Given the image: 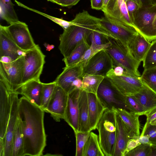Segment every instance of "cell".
Returning a JSON list of instances; mask_svg holds the SVG:
<instances>
[{"mask_svg":"<svg viewBox=\"0 0 156 156\" xmlns=\"http://www.w3.org/2000/svg\"><path fill=\"white\" fill-rule=\"evenodd\" d=\"M111 38L114 39L108 33L99 27L91 34L89 39L90 45L99 46L109 43Z\"/></svg>","mask_w":156,"mask_h":156,"instance_id":"obj_32","label":"cell"},{"mask_svg":"<svg viewBox=\"0 0 156 156\" xmlns=\"http://www.w3.org/2000/svg\"><path fill=\"white\" fill-rule=\"evenodd\" d=\"M150 1L153 5H156V0H150Z\"/></svg>","mask_w":156,"mask_h":156,"instance_id":"obj_56","label":"cell"},{"mask_svg":"<svg viewBox=\"0 0 156 156\" xmlns=\"http://www.w3.org/2000/svg\"><path fill=\"white\" fill-rule=\"evenodd\" d=\"M100 20L84 10L76 15L71 21L72 24L64 30L59 37L58 48L64 58L69 56L79 43L89 39L91 34L99 27Z\"/></svg>","mask_w":156,"mask_h":156,"instance_id":"obj_2","label":"cell"},{"mask_svg":"<svg viewBox=\"0 0 156 156\" xmlns=\"http://www.w3.org/2000/svg\"><path fill=\"white\" fill-rule=\"evenodd\" d=\"M136 3L139 8H148L151 6L150 0H132Z\"/></svg>","mask_w":156,"mask_h":156,"instance_id":"obj_48","label":"cell"},{"mask_svg":"<svg viewBox=\"0 0 156 156\" xmlns=\"http://www.w3.org/2000/svg\"><path fill=\"white\" fill-rule=\"evenodd\" d=\"M43 83L40 80H31L23 84L15 92L41 107Z\"/></svg>","mask_w":156,"mask_h":156,"instance_id":"obj_20","label":"cell"},{"mask_svg":"<svg viewBox=\"0 0 156 156\" xmlns=\"http://www.w3.org/2000/svg\"><path fill=\"white\" fill-rule=\"evenodd\" d=\"M124 104L129 111L139 116L146 115V112L134 95L125 96Z\"/></svg>","mask_w":156,"mask_h":156,"instance_id":"obj_33","label":"cell"},{"mask_svg":"<svg viewBox=\"0 0 156 156\" xmlns=\"http://www.w3.org/2000/svg\"><path fill=\"white\" fill-rule=\"evenodd\" d=\"M60 0H47L48 1L51 2L52 3L58 4L59 1Z\"/></svg>","mask_w":156,"mask_h":156,"instance_id":"obj_54","label":"cell"},{"mask_svg":"<svg viewBox=\"0 0 156 156\" xmlns=\"http://www.w3.org/2000/svg\"><path fill=\"white\" fill-rule=\"evenodd\" d=\"M56 85L55 81L48 83H43L41 108L44 111L47 106Z\"/></svg>","mask_w":156,"mask_h":156,"instance_id":"obj_36","label":"cell"},{"mask_svg":"<svg viewBox=\"0 0 156 156\" xmlns=\"http://www.w3.org/2000/svg\"><path fill=\"white\" fill-rule=\"evenodd\" d=\"M6 27L13 41L22 50L26 51L37 46L25 23L20 21Z\"/></svg>","mask_w":156,"mask_h":156,"instance_id":"obj_12","label":"cell"},{"mask_svg":"<svg viewBox=\"0 0 156 156\" xmlns=\"http://www.w3.org/2000/svg\"><path fill=\"white\" fill-rule=\"evenodd\" d=\"M143 62L144 69L156 67V39L152 41Z\"/></svg>","mask_w":156,"mask_h":156,"instance_id":"obj_34","label":"cell"},{"mask_svg":"<svg viewBox=\"0 0 156 156\" xmlns=\"http://www.w3.org/2000/svg\"><path fill=\"white\" fill-rule=\"evenodd\" d=\"M105 77L99 75L85 74L82 77V89L87 93L97 94L98 88Z\"/></svg>","mask_w":156,"mask_h":156,"instance_id":"obj_31","label":"cell"},{"mask_svg":"<svg viewBox=\"0 0 156 156\" xmlns=\"http://www.w3.org/2000/svg\"><path fill=\"white\" fill-rule=\"evenodd\" d=\"M12 61L11 58L7 56H3L0 57V62L5 63H8Z\"/></svg>","mask_w":156,"mask_h":156,"instance_id":"obj_49","label":"cell"},{"mask_svg":"<svg viewBox=\"0 0 156 156\" xmlns=\"http://www.w3.org/2000/svg\"><path fill=\"white\" fill-rule=\"evenodd\" d=\"M140 78L143 82L156 91V67L144 69Z\"/></svg>","mask_w":156,"mask_h":156,"instance_id":"obj_37","label":"cell"},{"mask_svg":"<svg viewBox=\"0 0 156 156\" xmlns=\"http://www.w3.org/2000/svg\"><path fill=\"white\" fill-rule=\"evenodd\" d=\"M15 2L19 6L35 12L49 19L61 26L64 30L66 29L72 24L71 21H67L61 19L48 15L37 10L29 8L16 0H15Z\"/></svg>","mask_w":156,"mask_h":156,"instance_id":"obj_38","label":"cell"},{"mask_svg":"<svg viewBox=\"0 0 156 156\" xmlns=\"http://www.w3.org/2000/svg\"><path fill=\"white\" fill-rule=\"evenodd\" d=\"M11 109L10 92L0 80V156H3L7 126Z\"/></svg>","mask_w":156,"mask_h":156,"instance_id":"obj_11","label":"cell"},{"mask_svg":"<svg viewBox=\"0 0 156 156\" xmlns=\"http://www.w3.org/2000/svg\"><path fill=\"white\" fill-rule=\"evenodd\" d=\"M101 10L105 16L135 29L124 0H110L107 5Z\"/></svg>","mask_w":156,"mask_h":156,"instance_id":"obj_15","label":"cell"},{"mask_svg":"<svg viewBox=\"0 0 156 156\" xmlns=\"http://www.w3.org/2000/svg\"><path fill=\"white\" fill-rule=\"evenodd\" d=\"M132 138L138 139L141 144H147L151 146L152 144L148 136L144 135L142 136L135 135Z\"/></svg>","mask_w":156,"mask_h":156,"instance_id":"obj_46","label":"cell"},{"mask_svg":"<svg viewBox=\"0 0 156 156\" xmlns=\"http://www.w3.org/2000/svg\"><path fill=\"white\" fill-rule=\"evenodd\" d=\"M83 68V64L66 66L54 81L56 85L68 94L73 90L72 84L75 80L78 78H82Z\"/></svg>","mask_w":156,"mask_h":156,"instance_id":"obj_17","label":"cell"},{"mask_svg":"<svg viewBox=\"0 0 156 156\" xmlns=\"http://www.w3.org/2000/svg\"><path fill=\"white\" fill-rule=\"evenodd\" d=\"M124 123L136 135L140 136L139 115L122 108L114 109Z\"/></svg>","mask_w":156,"mask_h":156,"instance_id":"obj_26","label":"cell"},{"mask_svg":"<svg viewBox=\"0 0 156 156\" xmlns=\"http://www.w3.org/2000/svg\"><path fill=\"white\" fill-rule=\"evenodd\" d=\"M151 43L139 33L131 41L129 48L135 58L138 62L143 61Z\"/></svg>","mask_w":156,"mask_h":156,"instance_id":"obj_25","label":"cell"},{"mask_svg":"<svg viewBox=\"0 0 156 156\" xmlns=\"http://www.w3.org/2000/svg\"><path fill=\"white\" fill-rule=\"evenodd\" d=\"M68 94L56 85L44 112L49 113L53 119L60 122L64 119Z\"/></svg>","mask_w":156,"mask_h":156,"instance_id":"obj_14","label":"cell"},{"mask_svg":"<svg viewBox=\"0 0 156 156\" xmlns=\"http://www.w3.org/2000/svg\"><path fill=\"white\" fill-rule=\"evenodd\" d=\"M150 156H156V145L151 146Z\"/></svg>","mask_w":156,"mask_h":156,"instance_id":"obj_50","label":"cell"},{"mask_svg":"<svg viewBox=\"0 0 156 156\" xmlns=\"http://www.w3.org/2000/svg\"><path fill=\"white\" fill-rule=\"evenodd\" d=\"M96 129L99 133V144L105 156H113L117 131L116 111L106 108Z\"/></svg>","mask_w":156,"mask_h":156,"instance_id":"obj_3","label":"cell"},{"mask_svg":"<svg viewBox=\"0 0 156 156\" xmlns=\"http://www.w3.org/2000/svg\"><path fill=\"white\" fill-rule=\"evenodd\" d=\"M156 5L148 8H139L135 14L133 24L136 31L151 42L156 39L153 21Z\"/></svg>","mask_w":156,"mask_h":156,"instance_id":"obj_8","label":"cell"},{"mask_svg":"<svg viewBox=\"0 0 156 156\" xmlns=\"http://www.w3.org/2000/svg\"><path fill=\"white\" fill-rule=\"evenodd\" d=\"M20 49L10 36L6 26L0 25V57L7 56L14 61L20 57L17 51Z\"/></svg>","mask_w":156,"mask_h":156,"instance_id":"obj_21","label":"cell"},{"mask_svg":"<svg viewBox=\"0 0 156 156\" xmlns=\"http://www.w3.org/2000/svg\"><path fill=\"white\" fill-rule=\"evenodd\" d=\"M142 82L143 87L134 95L144 109L146 115L156 108V91Z\"/></svg>","mask_w":156,"mask_h":156,"instance_id":"obj_24","label":"cell"},{"mask_svg":"<svg viewBox=\"0 0 156 156\" xmlns=\"http://www.w3.org/2000/svg\"><path fill=\"white\" fill-rule=\"evenodd\" d=\"M11 0H0V17L10 25L20 21Z\"/></svg>","mask_w":156,"mask_h":156,"instance_id":"obj_28","label":"cell"},{"mask_svg":"<svg viewBox=\"0 0 156 156\" xmlns=\"http://www.w3.org/2000/svg\"><path fill=\"white\" fill-rule=\"evenodd\" d=\"M126 3L129 16L133 24L135 16L139 6L132 0H128Z\"/></svg>","mask_w":156,"mask_h":156,"instance_id":"obj_41","label":"cell"},{"mask_svg":"<svg viewBox=\"0 0 156 156\" xmlns=\"http://www.w3.org/2000/svg\"><path fill=\"white\" fill-rule=\"evenodd\" d=\"M97 95L106 108L114 110L122 108L127 110L124 104L125 96L113 86L106 77L100 84Z\"/></svg>","mask_w":156,"mask_h":156,"instance_id":"obj_9","label":"cell"},{"mask_svg":"<svg viewBox=\"0 0 156 156\" xmlns=\"http://www.w3.org/2000/svg\"><path fill=\"white\" fill-rule=\"evenodd\" d=\"M44 112L24 96L20 98L18 118L23 136V156L43 155L46 145Z\"/></svg>","mask_w":156,"mask_h":156,"instance_id":"obj_1","label":"cell"},{"mask_svg":"<svg viewBox=\"0 0 156 156\" xmlns=\"http://www.w3.org/2000/svg\"><path fill=\"white\" fill-rule=\"evenodd\" d=\"M140 144L138 139L133 138L130 139L127 143L126 148L124 152V156L129 151L133 149Z\"/></svg>","mask_w":156,"mask_h":156,"instance_id":"obj_44","label":"cell"},{"mask_svg":"<svg viewBox=\"0 0 156 156\" xmlns=\"http://www.w3.org/2000/svg\"><path fill=\"white\" fill-rule=\"evenodd\" d=\"M90 132L78 131L75 133L76 145V156H83L84 148Z\"/></svg>","mask_w":156,"mask_h":156,"instance_id":"obj_39","label":"cell"},{"mask_svg":"<svg viewBox=\"0 0 156 156\" xmlns=\"http://www.w3.org/2000/svg\"><path fill=\"white\" fill-rule=\"evenodd\" d=\"M124 1L126 2L128 0H124Z\"/></svg>","mask_w":156,"mask_h":156,"instance_id":"obj_57","label":"cell"},{"mask_svg":"<svg viewBox=\"0 0 156 156\" xmlns=\"http://www.w3.org/2000/svg\"><path fill=\"white\" fill-rule=\"evenodd\" d=\"M110 40L109 43L103 45L94 46L90 45V48L85 51L80 60L74 64H83L84 66L92 57L100 51L106 50L110 45Z\"/></svg>","mask_w":156,"mask_h":156,"instance_id":"obj_35","label":"cell"},{"mask_svg":"<svg viewBox=\"0 0 156 156\" xmlns=\"http://www.w3.org/2000/svg\"><path fill=\"white\" fill-rule=\"evenodd\" d=\"M80 0H60L58 5L63 7L71 8L76 5Z\"/></svg>","mask_w":156,"mask_h":156,"instance_id":"obj_45","label":"cell"},{"mask_svg":"<svg viewBox=\"0 0 156 156\" xmlns=\"http://www.w3.org/2000/svg\"><path fill=\"white\" fill-rule=\"evenodd\" d=\"M78 131H91L88 108V93L81 90L79 98Z\"/></svg>","mask_w":156,"mask_h":156,"instance_id":"obj_23","label":"cell"},{"mask_svg":"<svg viewBox=\"0 0 156 156\" xmlns=\"http://www.w3.org/2000/svg\"><path fill=\"white\" fill-rule=\"evenodd\" d=\"M147 116V120L143 128L142 132L140 136H143L146 129L150 124V122L156 118V108L151 110L149 113L146 115Z\"/></svg>","mask_w":156,"mask_h":156,"instance_id":"obj_43","label":"cell"},{"mask_svg":"<svg viewBox=\"0 0 156 156\" xmlns=\"http://www.w3.org/2000/svg\"><path fill=\"white\" fill-rule=\"evenodd\" d=\"M109 0H104L103 8L105 7L107 5Z\"/></svg>","mask_w":156,"mask_h":156,"instance_id":"obj_53","label":"cell"},{"mask_svg":"<svg viewBox=\"0 0 156 156\" xmlns=\"http://www.w3.org/2000/svg\"><path fill=\"white\" fill-rule=\"evenodd\" d=\"M88 108L91 131L96 129L97 124L106 108L97 94L88 93Z\"/></svg>","mask_w":156,"mask_h":156,"instance_id":"obj_22","label":"cell"},{"mask_svg":"<svg viewBox=\"0 0 156 156\" xmlns=\"http://www.w3.org/2000/svg\"><path fill=\"white\" fill-rule=\"evenodd\" d=\"M116 120L117 131L113 156H124L128 141L136 134L124 123L117 113Z\"/></svg>","mask_w":156,"mask_h":156,"instance_id":"obj_19","label":"cell"},{"mask_svg":"<svg viewBox=\"0 0 156 156\" xmlns=\"http://www.w3.org/2000/svg\"><path fill=\"white\" fill-rule=\"evenodd\" d=\"M23 136L18 117L13 136L12 156H23Z\"/></svg>","mask_w":156,"mask_h":156,"instance_id":"obj_29","label":"cell"},{"mask_svg":"<svg viewBox=\"0 0 156 156\" xmlns=\"http://www.w3.org/2000/svg\"><path fill=\"white\" fill-rule=\"evenodd\" d=\"M99 28L108 33L114 39L129 48L131 41L138 33L134 28L105 16L101 18Z\"/></svg>","mask_w":156,"mask_h":156,"instance_id":"obj_7","label":"cell"},{"mask_svg":"<svg viewBox=\"0 0 156 156\" xmlns=\"http://www.w3.org/2000/svg\"><path fill=\"white\" fill-rule=\"evenodd\" d=\"M110 45L105 50L111 58L113 64L123 67L135 76L140 77L138 70L140 62L133 56L130 48L115 39L110 38Z\"/></svg>","mask_w":156,"mask_h":156,"instance_id":"obj_4","label":"cell"},{"mask_svg":"<svg viewBox=\"0 0 156 156\" xmlns=\"http://www.w3.org/2000/svg\"><path fill=\"white\" fill-rule=\"evenodd\" d=\"M151 146L140 144L129 151L125 156H150Z\"/></svg>","mask_w":156,"mask_h":156,"instance_id":"obj_40","label":"cell"},{"mask_svg":"<svg viewBox=\"0 0 156 156\" xmlns=\"http://www.w3.org/2000/svg\"><path fill=\"white\" fill-rule=\"evenodd\" d=\"M45 57L37 44L34 48L26 51L23 84L31 80H40V76L45 63Z\"/></svg>","mask_w":156,"mask_h":156,"instance_id":"obj_6","label":"cell"},{"mask_svg":"<svg viewBox=\"0 0 156 156\" xmlns=\"http://www.w3.org/2000/svg\"><path fill=\"white\" fill-rule=\"evenodd\" d=\"M81 89H75L68 94L64 119L72 128L74 133L78 131V100Z\"/></svg>","mask_w":156,"mask_h":156,"instance_id":"obj_18","label":"cell"},{"mask_svg":"<svg viewBox=\"0 0 156 156\" xmlns=\"http://www.w3.org/2000/svg\"><path fill=\"white\" fill-rule=\"evenodd\" d=\"M44 45L46 48V50L47 51H50L52 50L55 48V46L53 44H49L44 43Z\"/></svg>","mask_w":156,"mask_h":156,"instance_id":"obj_51","label":"cell"},{"mask_svg":"<svg viewBox=\"0 0 156 156\" xmlns=\"http://www.w3.org/2000/svg\"><path fill=\"white\" fill-rule=\"evenodd\" d=\"M112 69L105 77L108 79L113 86L123 95H134L143 87V83L140 77L133 75H116L113 73Z\"/></svg>","mask_w":156,"mask_h":156,"instance_id":"obj_10","label":"cell"},{"mask_svg":"<svg viewBox=\"0 0 156 156\" xmlns=\"http://www.w3.org/2000/svg\"><path fill=\"white\" fill-rule=\"evenodd\" d=\"M18 94L16 92H10L11 109L5 136L4 156H12L13 136L18 117Z\"/></svg>","mask_w":156,"mask_h":156,"instance_id":"obj_16","label":"cell"},{"mask_svg":"<svg viewBox=\"0 0 156 156\" xmlns=\"http://www.w3.org/2000/svg\"><path fill=\"white\" fill-rule=\"evenodd\" d=\"M24 56L8 63L0 62V80L10 92H15L22 85Z\"/></svg>","mask_w":156,"mask_h":156,"instance_id":"obj_5","label":"cell"},{"mask_svg":"<svg viewBox=\"0 0 156 156\" xmlns=\"http://www.w3.org/2000/svg\"><path fill=\"white\" fill-rule=\"evenodd\" d=\"M153 25L154 30L156 31V13L154 18Z\"/></svg>","mask_w":156,"mask_h":156,"instance_id":"obj_52","label":"cell"},{"mask_svg":"<svg viewBox=\"0 0 156 156\" xmlns=\"http://www.w3.org/2000/svg\"><path fill=\"white\" fill-rule=\"evenodd\" d=\"M144 135L148 136L152 145H156V126L150 124L147 128Z\"/></svg>","mask_w":156,"mask_h":156,"instance_id":"obj_42","label":"cell"},{"mask_svg":"<svg viewBox=\"0 0 156 156\" xmlns=\"http://www.w3.org/2000/svg\"><path fill=\"white\" fill-rule=\"evenodd\" d=\"M88 40H84L79 43L66 58H63V61L66 66L73 65L78 62L83 55L85 51L90 48Z\"/></svg>","mask_w":156,"mask_h":156,"instance_id":"obj_30","label":"cell"},{"mask_svg":"<svg viewBox=\"0 0 156 156\" xmlns=\"http://www.w3.org/2000/svg\"><path fill=\"white\" fill-rule=\"evenodd\" d=\"M113 66L109 55L105 50H102L92 57L84 66L83 75L88 74L105 77Z\"/></svg>","mask_w":156,"mask_h":156,"instance_id":"obj_13","label":"cell"},{"mask_svg":"<svg viewBox=\"0 0 156 156\" xmlns=\"http://www.w3.org/2000/svg\"><path fill=\"white\" fill-rule=\"evenodd\" d=\"M104 0H90L91 7L97 10H101L103 8Z\"/></svg>","mask_w":156,"mask_h":156,"instance_id":"obj_47","label":"cell"},{"mask_svg":"<svg viewBox=\"0 0 156 156\" xmlns=\"http://www.w3.org/2000/svg\"><path fill=\"white\" fill-rule=\"evenodd\" d=\"M150 124L152 125L156 126V118L151 121Z\"/></svg>","mask_w":156,"mask_h":156,"instance_id":"obj_55","label":"cell"},{"mask_svg":"<svg viewBox=\"0 0 156 156\" xmlns=\"http://www.w3.org/2000/svg\"><path fill=\"white\" fill-rule=\"evenodd\" d=\"M83 156H105L100 146L98 135L90 132L85 145Z\"/></svg>","mask_w":156,"mask_h":156,"instance_id":"obj_27","label":"cell"}]
</instances>
